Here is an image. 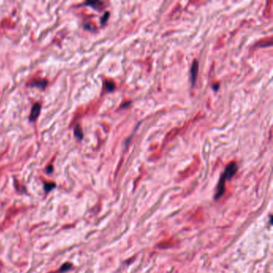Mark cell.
<instances>
[{"mask_svg":"<svg viewBox=\"0 0 273 273\" xmlns=\"http://www.w3.org/2000/svg\"><path fill=\"white\" fill-rule=\"evenodd\" d=\"M109 15H110V14L109 12H106V13L104 14V15L101 18V23L102 24H104V23H106V21L107 20V18H108Z\"/></svg>","mask_w":273,"mask_h":273,"instance_id":"obj_7","label":"cell"},{"mask_svg":"<svg viewBox=\"0 0 273 273\" xmlns=\"http://www.w3.org/2000/svg\"><path fill=\"white\" fill-rule=\"evenodd\" d=\"M237 170H238V166H237L236 163L232 162L227 166L225 168V171L223 172L220 176V179L219 180V183L216 187V192L215 194V199H218L221 196H223L224 191H225V182L228 179H231L233 176H235Z\"/></svg>","mask_w":273,"mask_h":273,"instance_id":"obj_1","label":"cell"},{"mask_svg":"<svg viewBox=\"0 0 273 273\" xmlns=\"http://www.w3.org/2000/svg\"><path fill=\"white\" fill-rule=\"evenodd\" d=\"M40 108L41 105L39 104H35L32 107L31 113V116H30V119L31 120H35L38 117V115H39V112H40Z\"/></svg>","mask_w":273,"mask_h":273,"instance_id":"obj_3","label":"cell"},{"mask_svg":"<svg viewBox=\"0 0 273 273\" xmlns=\"http://www.w3.org/2000/svg\"><path fill=\"white\" fill-rule=\"evenodd\" d=\"M31 85L32 86H38L40 87H44L47 85V81L46 80H43V81H37L36 83L33 82Z\"/></svg>","mask_w":273,"mask_h":273,"instance_id":"obj_5","label":"cell"},{"mask_svg":"<svg viewBox=\"0 0 273 273\" xmlns=\"http://www.w3.org/2000/svg\"><path fill=\"white\" fill-rule=\"evenodd\" d=\"M105 86H106V89L107 90V91H113L115 88V84L111 81H106Z\"/></svg>","mask_w":273,"mask_h":273,"instance_id":"obj_4","label":"cell"},{"mask_svg":"<svg viewBox=\"0 0 273 273\" xmlns=\"http://www.w3.org/2000/svg\"><path fill=\"white\" fill-rule=\"evenodd\" d=\"M219 84H215V85H213V87H213V89H214L215 90H218V88H219Z\"/></svg>","mask_w":273,"mask_h":273,"instance_id":"obj_8","label":"cell"},{"mask_svg":"<svg viewBox=\"0 0 273 273\" xmlns=\"http://www.w3.org/2000/svg\"><path fill=\"white\" fill-rule=\"evenodd\" d=\"M199 71V62L197 59H195L192 64L191 69H190V74H191V82L192 86H195L197 79V74Z\"/></svg>","mask_w":273,"mask_h":273,"instance_id":"obj_2","label":"cell"},{"mask_svg":"<svg viewBox=\"0 0 273 273\" xmlns=\"http://www.w3.org/2000/svg\"><path fill=\"white\" fill-rule=\"evenodd\" d=\"M74 134H75V136L79 138V139H82V138H83V132H82V130L81 128H80V127L79 126L76 127V128L74 130Z\"/></svg>","mask_w":273,"mask_h":273,"instance_id":"obj_6","label":"cell"}]
</instances>
